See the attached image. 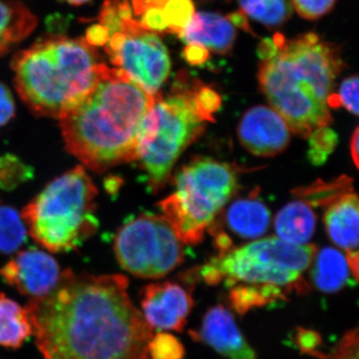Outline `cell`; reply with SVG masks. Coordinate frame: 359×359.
<instances>
[{
    "label": "cell",
    "instance_id": "1",
    "mask_svg": "<svg viewBox=\"0 0 359 359\" xmlns=\"http://www.w3.org/2000/svg\"><path fill=\"white\" fill-rule=\"evenodd\" d=\"M123 275L63 271L50 294L25 306L44 359H151L152 328Z\"/></svg>",
    "mask_w": 359,
    "mask_h": 359
},
{
    "label": "cell",
    "instance_id": "2",
    "mask_svg": "<svg viewBox=\"0 0 359 359\" xmlns=\"http://www.w3.org/2000/svg\"><path fill=\"white\" fill-rule=\"evenodd\" d=\"M259 83L271 108L292 133L309 138L332 121L328 98L344 66L339 49L316 33L282 34L259 46Z\"/></svg>",
    "mask_w": 359,
    "mask_h": 359
},
{
    "label": "cell",
    "instance_id": "3",
    "mask_svg": "<svg viewBox=\"0 0 359 359\" xmlns=\"http://www.w3.org/2000/svg\"><path fill=\"white\" fill-rule=\"evenodd\" d=\"M155 96L109 68L88 95L58 119L68 152L95 172L136 161L142 121Z\"/></svg>",
    "mask_w": 359,
    "mask_h": 359
},
{
    "label": "cell",
    "instance_id": "4",
    "mask_svg": "<svg viewBox=\"0 0 359 359\" xmlns=\"http://www.w3.org/2000/svg\"><path fill=\"white\" fill-rule=\"evenodd\" d=\"M16 89L34 114L60 119L88 95L109 66L83 39L51 35L11 61Z\"/></svg>",
    "mask_w": 359,
    "mask_h": 359
},
{
    "label": "cell",
    "instance_id": "5",
    "mask_svg": "<svg viewBox=\"0 0 359 359\" xmlns=\"http://www.w3.org/2000/svg\"><path fill=\"white\" fill-rule=\"evenodd\" d=\"M221 104L216 90L186 71H180L166 95L155 96L142 121L136 159L153 191L167 183L177 161L214 122Z\"/></svg>",
    "mask_w": 359,
    "mask_h": 359
},
{
    "label": "cell",
    "instance_id": "6",
    "mask_svg": "<svg viewBox=\"0 0 359 359\" xmlns=\"http://www.w3.org/2000/svg\"><path fill=\"white\" fill-rule=\"evenodd\" d=\"M316 254L313 245H292L276 237L261 238L219 252L201 269V276L208 285L224 283L229 289L244 285L282 290L287 295L304 294L309 285L302 275Z\"/></svg>",
    "mask_w": 359,
    "mask_h": 359
},
{
    "label": "cell",
    "instance_id": "7",
    "mask_svg": "<svg viewBox=\"0 0 359 359\" xmlns=\"http://www.w3.org/2000/svg\"><path fill=\"white\" fill-rule=\"evenodd\" d=\"M97 189L83 167L53 180L22 212L32 237L51 252L79 247L97 230Z\"/></svg>",
    "mask_w": 359,
    "mask_h": 359
},
{
    "label": "cell",
    "instance_id": "8",
    "mask_svg": "<svg viewBox=\"0 0 359 359\" xmlns=\"http://www.w3.org/2000/svg\"><path fill=\"white\" fill-rule=\"evenodd\" d=\"M174 185L161 211L182 243L196 245L237 191L238 173L228 163L201 157L180 170Z\"/></svg>",
    "mask_w": 359,
    "mask_h": 359
},
{
    "label": "cell",
    "instance_id": "9",
    "mask_svg": "<svg viewBox=\"0 0 359 359\" xmlns=\"http://www.w3.org/2000/svg\"><path fill=\"white\" fill-rule=\"evenodd\" d=\"M101 25L107 32L104 48L114 68L150 95H157L169 77L171 60L159 35L135 20L128 0Z\"/></svg>",
    "mask_w": 359,
    "mask_h": 359
},
{
    "label": "cell",
    "instance_id": "10",
    "mask_svg": "<svg viewBox=\"0 0 359 359\" xmlns=\"http://www.w3.org/2000/svg\"><path fill=\"white\" fill-rule=\"evenodd\" d=\"M114 250L120 266L142 278H160L183 263V245L163 216L140 215L123 224Z\"/></svg>",
    "mask_w": 359,
    "mask_h": 359
},
{
    "label": "cell",
    "instance_id": "11",
    "mask_svg": "<svg viewBox=\"0 0 359 359\" xmlns=\"http://www.w3.org/2000/svg\"><path fill=\"white\" fill-rule=\"evenodd\" d=\"M61 276L56 259L37 249L23 250L0 268V280L32 299L50 294Z\"/></svg>",
    "mask_w": 359,
    "mask_h": 359
},
{
    "label": "cell",
    "instance_id": "12",
    "mask_svg": "<svg viewBox=\"0 0 359 359\" xmlns=\"http://www.w3.org/2000/svg\"><path fill=\"white\" fill-rule=\"evenodd\" d=\"M193 306L192 295L179 283H150L141 292V313L158 332H181Z\"/></svg>",
    "mask_w": 359,
    "mask_h": 359
},
{
    "label": "cell",
    "instance_id": "13",
    "mask_svg": "<svg viewBox=\"0 0 359 359\" xmlns=\"http://www.w3.org/2000/svg\"><path fill=\"white\" fill-rule=\"evenodd\" d=\"M241 143L252 154L273 157L289 145L290 130L282 116L268 106L250 108L238 129Z\"/></svg>",
    "mask_w": 359,
    "mask_h": 359
},
{
    "label": "cell",
    "instance_id": "14",
    "mask_svg": "<svg viewBox=\"0 0 359 359\" xmlns=\"http://www.w3.org/2000/svg\"><path fill=\"white\" fill-rule=\"evenodd\" d=\"M189 334L224 358L257 359L256 351L241 332L235 316L221 304L208 309L199 330H189Z\"/></svg>",
    "mask_w": 359,
    "mask_h": 359
},
{
    "label": "cell",
    "instance_id": "15",
    "mask_svg": "<svg viewBox=\"0 0 359 359\" xmlns=\"http://www.w3.org/2000/svg\"><path fill=\"white\" fill-rule=\"evenodd\" d=\"M179 37L187 44H200L215 53L226 54L233 48L237 33L228 18L202 11L194 14Z\"/></svg>",
    "mask_w": 359,
    "mask_h": 359
},
{
    "label": "cell",
    "instance_id": "16",
    "mask_svg": "<svg viewBox=\"0 0 359 359\" xmlns=\"http://www.w3.org/2000/svg\"><path fill=\"white\" fill-rule=\"evenodd\" d=\"M325 224L328 236L347 254L358 252L359 205L353 191L327 205Z\"/></svg>",
    "mask_w": 359,
    "mask_h": 359
},
{
    "label": "cell",
    "instance_id": "17",
    "mask_svg": "<svg viewBox=\"0 0 359 359\" xmlns=\"http://www.w3.org/2000/svg\"><path fill=\"white\" fill-rule=\"evenodd\" d=\"M224 219L229 229L238 237L254 240L268 231L271 212L257 198H245L229 207Z\"/></svg>",
    "mask_w": 359,
    "mask_h": 359
},
{
    "label": "cell",
    "instance_id": "18",
    "mask_svg": "<svg viewBox=\"0 0 359 359\" xmlns=\"http://www.w3.org/2000/svg\"><path fill=\"white\" fill-rule=\"evenodd\" d=\"M311 264L313 285L325 294L339 292L354 280L346 257L332 248L320 250L314 255Z\"/></svg>",
    "mask_w": 359,
    "mask_h": 359
},
{
    "label": "cell",
    "instance_id": "19",
    "mask_svg": "<svg viewBox=\"0 0 359 359\" xmlns=\"http://www.w3.org/2000/svg\"><path fill=\"white\" fill-rule=\"evenodd\" d=\"M316 218L304 201H294L276 215L275 229L278 238L292 245H306L316 231Z\"/></svg>",
    "mask_w": 359,
    "mask_h": 359
},
{
    "label": "cell",
    "instance_id": "20",
    "mask_svg": "<svg viewBox=\"0 0 359 359\" xmlns=\"http://www.w3.org/2000/svg\"><path fill=\"white\" fill-rule=\"evenodd\" d=\"M37 18L20 0H0V55L34 30Z\"/></svg>",
    "mask_w": 359,
    "mask_h": 359
},
{
    "label": "cell",
    "instance_id": "21",
    "mask_svg": "<svg viewBox=\"0 0 359 359\" xmlns=\"http://www.w3.org/2000/svg\"><path fill=\"white\" fill-rule=\"evenodd\" d=\"M32 335V323L25 308L0 294V346L20 348Z\"/></svg>",
    "mask_w": 359,
    "mask_h": 359
},
{
    "label": "cell",
    "instance_id": "22",
    "mask_svg": "<svg viewBox=\"0 0 359 359\" xmlns=\"http://www.w3.org/2000/svg\"><path fill=\"white\" fill-rule=\"evenodd\" d=\"M238 2L245 15L269 27L282 25L292 13L290 0H238Z\"/></svg>",
    "mask_w": 359,
    "mask_h": 359
},
{
    "label": "cell",
    "instance_id": "23",
    "mask_svg": "<svg viewBox=\"0 0 359 359\" xmlns=\"http://www.w3.org/2000/svg\"><path fill=\"white\" fill-rule=\"evenodd\" d=\"M26 241V226L13 208L0 203V254H13Z\"/></svg>",
    "mask_w": 359,
    "mask_h": 359
},
{
    "label": "cell",
    "instance_id": "24",
    "mask_svg": "<svg viewBox=\"0 0 359 359\" xmlns=\"http://www.w3.org/2000/svg\"><path fill=\"white\" fill-rule=\"evenodd\" d=\"M351 180L346 177L335 180L330 183H316L308 188H302L297 195L302 198V201L309 205H323L332 204L334 201L339 199L340 196L351 192Z\"/></svg>",
    "mask_w": 359,
    "mask_h": 359
},
{
    "label": "cell",
    "instance_id": "25",
    "mask_svg": "<svg viewBox=\"0 0 359 359\" xmlns=\"http://www.w3.org/2000/svg\"><path fill=\"white\" fill-rule=\"evenodd\" d=\"M309 139V159L316 166L323 164L337 147V135L328 126L314 130Z\"/></svg>",
    "mask_w": 359,
    "mask_h": 359
},
{
    "label": "cell",
    "instance_id": "26",
    "mask_svg": "<svg viewBox=\"0 0 359 359\" xmlns=\"http://www.w3.org/2000/svg\"><path fill=\"white\" fill-rule=\"evenodd\" d=\"M149 354L151 359H183L185 347L175 335L159 332L150 340Z\"/></svg>",
    "mask_w": 359,
    "mask_h": 359
},
{
    "label": "cell",
    "instance_id": "27",
    "mask_svg": "<svg viewBox=\"0 0 359 359\" xmlns=\"http://www.w3.org/2000/svg\"><path fill=\"white\" fill-rule=\"evenodd\" d=\"M164 13L168 22V33L180 34L195 14L192 0H167Z\"/></svg>",
    "mask_w": 359,
    "mask_h": 359
},
{
    "label": "cell",
    "instance_id": "28",
    "mask_svg": "<svg viewBox=\"0 0 359 359\" xmlns=\"http://www.w3.org/2000/svg\"><path fill=\"white\" fill-rule=\"evenodd\" d=\"M358 77L346 78L339 87L337 94H330L328 98L330 108H339L344 106L349 112L358 114Z\"/></svg>",
    "mask_w": 359,
    "mask_h": 359
},
{
    "label": "cell",
    "instance_id": "29",
    "mask_svg": "<svg viewBox=\"0 0 359 359\" xmlns=\"http://www.w3.org/2000/svg\"><path fill=\"white\" fill-rule=\"evenodd\" d=\"M21 161L11 155L0 158V187L13 188L25 181L30 172Z\"/></svg>",
    "mask_w": 359,
    "mask_h": 359
},
{
    "label": "cell",
    "instance_id": "30",
    "mask_svg": "<svg viewBox=\"0 0 359 359\" xmlns=\"http://www.w3.org/2000/svg\"><path fill=\"white\" fill-rule=\"evenodd\" d=\"M318 359H359L358 328L347 330L330 353L321 354Z\"/></svg>",
    "mask_w": 359,
    "mask_h": 359
},
{
    "label": "cell",
    "instance_id": "31",
    "mask_svg": "<svg viewBox=\"0 0 359 359\" xmlns=\"http://www.w3.org/2000/svg\"><path fill=\"white\" fill-rule=\"evenodd\" d=\"M337 0H290L295 11L309 20H318L334 8Z\"/></svg>",
    "mask_w": 359,
    "mask_h": 359
},
{
    "label": "cell",
    "instance_id": "32",
    "mask_svg": "<svg viewBox=\"0 0 359 359\" xmlns=\"http://www.w3.org/2000/svg\"><path fill=\"white\" fill-rule=\"evenodd\" d=\"M295 344L302 353L309 354L318 358L323 354L320 353L321 337L316 330L309 328L299 327L295 334Z\"/></svg>",
    "mask_w": 359,
    "mask_h": 359
},
{
    "label": "cell",
    "instance_id": "33",
    "mask_svg": "<svg viewBox=\"0 0 359 359\" xmlns=\"http://www.w3.org/2000/svg\"><path fill=\"white\" fill-rule=\"evenodd\" d=\"M15 114V105L13 94L6 85L0 83V128L13 119Z\"/></svg>",
    "mask_w": 359,
    "mask_h": 359
},
{
    "label": "cell",
    "instance_id": "34",
    "mask_svg": "<svg viewBox=\"0 0 359 359\" xmlns=\"http://www.w3.org/2000/svg\"><path fill=\"white\" fill-rule=\"evenodd\" d=\"M183 54L187 62L192 65H205L210 57L209 50L202 45L196 43L187 44Z\"/></svg>",
    "mask_w": 359,
    "mask_h": 359
},
{
    "label": "cell",
    "instance_id": "35",
    "mask_svg": "<svg viewBox=\"0 0 359 359\" xmlns=\"http://www.w3.org/2000/svg\"><path fill=\"white\" fill-rule=\"evenodd\" d=\"M228 18L233 25L240 26V27L245 30V32H250L249 25H248L247 16H245V14L243 13V11H238V13L231 14Z\"/></svg>",
    "mask_w": 359,
    "mask_h": 359
},
{
    "label": "cell",
    "instance_id": "36",
    "mask_svg": "<svg viewBox=\"0 0 359 359\" xmlns=\"http://www.w3.org/2000/svg\"><path fill=\"white\" fill-rule=\"evenodd\" d=\"M358 145H359V129L356 128L355 130H354L353 137H351V158H353L354 165H355L356 168L359 167Z\"/></svg>",
    "mask_w": 359,
    "mask_h": 359
},
{
    "label": "cell",
    "instance_id": "37",
    "mask_svg": "<svg viewBox=\"0 0 359 359\" xmlns=\"http://www.w3.org/2000/svg\"><path fill=\"white\" fill-rule=\"evenodd\" d=\"M63 1L73 4V6H82V4H86V2L90 1V0H63Z\"/></svg>",
    "mask_w": 359,
    "mask_h": 359
}]
</instances>
